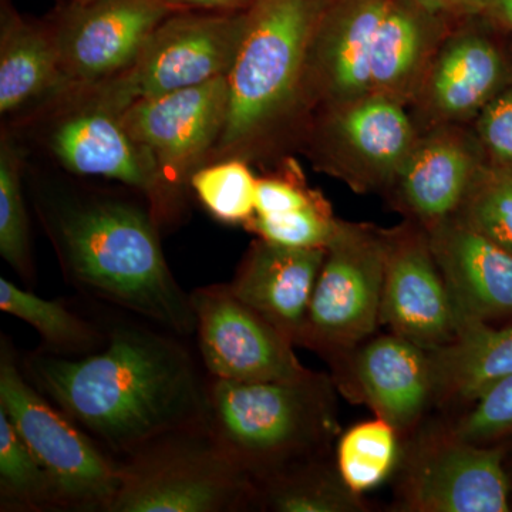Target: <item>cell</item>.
I'll use <instances>...</instances> for the list:
<instances>
[{
  "label": "cell",
  "mask_w": 512,
  "mask_h": 512,
  "mask_svg": "<svg viewBox=\"0 0 512 512\" xmlns=\"http://www.w3.org/2000/svg\"><path fill=\"white\" fill-rule=\"evenodd\" d=\"M256 497L254 478L200 427L123 458L110 512H234L248 510Z\"/></svg>",
  "instance_id": "cell-6"
},
{
  "label": "cell",
  "mask_w": 512,
  "mask_h": 512,
  "mask_svg": "<svg viewBox=\"0 0 512 512\" xmlns=\"http://www.w3.org/2000/svg\"><path fill=\"white\" fill-rule=\"evenodd\" d=\"M480 151L456 124L419 137L394 184L424 229L453 217L481 168Z\"/></svg>",
  "instance_id": "cell-20"
},
{
  "label": "cell",
  "mask_w": 512,
  "mask_h": 512,
  "mask_svg": "<svg viewBox=\"0 0 512 512\" xmlns=\"http://www.w3.org/2000/svg\"><path fill=\"white\" fill-rule=\"evenodd\" d=\"M508 498L503 453L453 431L416 448L404 473L402 501L410 511L505 512Z\"/></svg>",
  "instance_id": "cell-15"
},
{
  "label": "cell",
  "mask_w": 512,
  "mask_h": 512,
  "mask_svg": "<svg viewBox=\"0 0 512 512\" xmlns=\"http://www.w3.org/2000/svg\"><path fill=\"white\" fill-rule=\"evenodd\" d=\"M454 215L512 252V170L497 165L481 168Z\"/></svg>",
  "instance_id": "cell-29"
},
{
  "label": "cell",
  "mask_w": 512,
  "mask_h": 512,
  "mask_svg": "<svg viewBox=\"0 0 512 512\" xmlns=\"http://www.w3.org/2000/svg\"><path fill=\"white\" fill-rule=\"evenodd\" d=\"M426 231L458 320L512 315V252L456 215Z\"/></svg>",
  "instance_id": "cell-17"
},
{
  "label": "cell",
  "mask_w": 512,
  "mask_h": 512,
  "mask_svg": "<svg viewBox=\"0 0 512 512\" xmlns=\"http://www.w3.org/2000/svg\"><path fill=\"white\" fill-rule=\"evenodd\" d=\"M399 453L397 430L386 420L362 421L340 437L338 471L357 494L382 484L392 473Z\"/></svg>",
  "instance_id": "cell-27"
},
{
  "label": "cell",
  "mask_w": 512,
  "mask_h": 512,
  "mask_svg": "<svg viewBox=\"0 0 512 512\" xmlns=\"http://www.w3.org/2000/svg\"><path fill=\"white\" fill-rule=\"evenodd\" d=\"M299 140L322 170L359 191L394 184L419 134L404 104L369 96L316 111Z\"/></svg>",
  "instance_id": "cell-11"
},
{
  "label": "cell",
  "mask_w": 512,
  "mask_h": 512,
  "mask_svg": "<svg viewBox=\"0 0 512 512\" xmlns=\"http://www.w3.org/2000/svg\"><path fill=\"white\" fill-rule=\"evenodd\" d=\"M180 338L163 328L119 323L90 355L39 348L20 365L104 450L126 458L161 437L205 426L208 380Z\"/></svg>",
  "instance_id": "cell-1"
},
{
  "label": "cell",
  "mask_w": 512,
  "mask_h": 512,
  "mask_svg": "<svg viewBox=\"0 0 512 512\" xmlns=\"http://www.w3.org/2000/svg\"><path fill=\"white\" fill-rule=\"evenodd\" d=\"M419 2L424 3L429 8H436V6L451 5V3L460 2V0H419ZM470 2L487 3V0H470Z\"/></svg>",
  "instance_id": "cell-36"
},
{
  "label": "cell",
  "mask_w": 512,
  "mask_h": 512,
  "mask_svg": "<svg viewBox=\"0 0 512 512\" xmlns=\"http://www.w3.org/2000/svg\"><path fill=\"white\" fill-rule=\"evenodd\" d=\"M380 325L427 352L456 338V306L427 231L406 227L386 232Z\"/></svg>",
  "instance_id": "cell-14"
},
{
  "label": "cell",
  "mask_w": 512,
  "mask_h": 512,
  "mask_svg": "<svg viewBox=\"0 0 512 512\" xmlns=\"http://www.w3.org/2000/svg\"><path fill=\"white\" fill-rule=\"evenodd\" d=\"M205 430L255 483L315 458L335 431L328 377L231 382L208 379Z\"/></svg>",
  "instance_id": "cell-4"
},
{
  "label": "cell",
  "mask_w": 512,
  "mask_h": 512,
  "mask_svg": "<svg viewBox=\"0 0 512 512\" xmlns=\"http://www.w3.org/2000/svg\"><path fill=\"white\" fill-rule=\"evenodd\" d=\"M123 107L100 84L69 87L15 123L30 128L67 173L104 178L146 198L158 224H167L160 187L123 121Z\"/></svg>",
  "instance_id": "cell-7"
},
{
  "label": "cell",
  "mask_w": 512,
  "mask_h": 512,
  "mask_svg": "<svg viewBox=\"0 0 512 512\" xmlns=\"http://www.w3.org/2000/svg\"><path fill=\"white\" fill-rule=\"evenodd\" d=\"M35 207L70 284L181 338L194 335L190 293L167 264L160 224L144 198L39 190Z\"/></svg>",
  "instance_id": "cell-2"
},
{
  "label": "cell",
  "mask_w": 512,
  "mask_h": 512,
  "mask_svg": "<svg viewBox=\"0 0 512 512\" xmlns=\"http://www.w3.org/2000/svg\"><path fill=\"white\" fill-rule=\"evenodd\" d=\"M0 309L32 326L43 340L42 349L55 355H90L106 343L107 332L63 302L37 296L6 278H0Z\"/></svg>",
  "instance_id": "cell-23"
},
{
  "label": "cell",
  "mask_w": 512,
  "mask_h": 512,
  "mask_svg": "<svg viewBox=\"0 0 512 512\" xmlns=\"http://www.w3.org/2000/svg\"><path fill=\"white\" fill-rule=\"evenodd\" d=\"M319 195L303 187L299 181L286 177L258 178L256 185V212L258 217L285 214L299 210L318 200Z\"/></svg>",
  "instance_id": "cell-33"
},
{
  "label": "cell",
  "mask_w": 512,
  "mask_h": 512,
  "mask_svg": "<svg viewBox=\"0 0 512 512\" xmlns=\"http://www.w3.org/2000/svg\"><path fill=\"white\" fill-rule=\"evenodd\" d=\"M437 396L474 402L498 380L512 375V326L458 320L456 338L430 352Z\"/></svg>",
  "instance_id": "cell-22"
},
{
  "label": "cell",
  "mask_w": 512,
  "mask_h": 512,
  "mask_svg": "<svg viewBox=\"0 0 512 512\" xmlns=\"http://www.w3.org/2000/svg\"><path fill=\"white\" fill-rule=\"evenodd\" d=\"M495 16L512 29V0H487Z\"/></svg>",
  "instance_id": "cell-35"
},
{
  "label": "cell",
  "mask_w": 512,
  "mask_h": 512,
  "mask_svg": "<svg viewBox=\"0 0 512 512\" xmlns=\"http://www.w3.org/2000/svg\"><path fill=\"white\" fill-rule=\"evenodd\" d=\"M349 370L352 392L397 431L413 427L436 396L430 352L392 332L355 349Z\"/></svg>",
  "instance_id": "cell-18"
},
{
  "label": "cell",
  "mask_w": 512,
  "mask_h": 512,
  "mask_svg": "<svg viewBox=\"0 0 512 512\" xmlns=\"http://www.w3.org/2000/svg\"><path fill=\"white\" fill-rule=\"evenodd\" d=\"M477 136L497 167L512 170V84L478 114Z\"/></svg>",
  "instance_id": "cell-32"
},
{
  "label": "cell",
  "mask_w": 512,
  "mask_h": 512,
  "mask_svg": "<svg viewBox=\"0 0 512 512\" xmlns=\"http://www.w3.org/2000/svg\"><path fill=\"white\" fill-rule=\"evenodd\" d=\"M190 298L202 365L212 379L274 382L312 375L292 340L238 299L228 284L195 289Z\"/></svg>",
  "instance_id": "cell-12"
},
{
  "label": "cell",
  "mask_w": 512,
  "mask_h": 512,
  "mask_svg": "<svg viewBox=\"0 0 512 512\" xmlns=\"http://www.w3.org/2000/svg\"><path fill=\"white\" fill-rule=\"evenodd\" d=\"M62 66L49 22L22 18L3 2L0 20V114L15 123L62 92Z\"/></svg>",
  "instance_id": "cell-21"
},
{
  "label": "cell",
  "mask_w": 512,
  "mask_h": 512,
  "mask_svg": "<svg viewBox=\"0 0 512 512\" xmlns=\"http://www.w3.org/2000/svg\"><path fill=\"white\" fill-rule=\"evenodd\" d=\"M256 504L276 512H357L365 510L360 494L316 460L279 471L259 481Z\"/></svg>",
  "instance_id": "cell-24"
},
{
  "label": "cell",
  "mask_w": 512,
  "mask_h": 512,
  "mask_svg": "<svg viewBox=\"0 0 512 512\" xmlns=\"http://www.w3.org/2000/svg\"><path fill=\"white\" fill-rule=\"evenodd\" d=\"M338 220L332 217L326 202L318 198L312 204L285 214L258 217L244 225L256 237L289 248H326Z\"/></svg>",
  "instance_id": "cell-30"
},
{
  "label": "cell",
  "mask_w": 512,
  "mask_h": 512,
  "mask_svg": "<svg viewBox=\"0 0 512 512\" xmlns=\"http://www.w3.org/2000/svg\"><path fill=\"white\" fill-rule=\"evenodd\" d=\"M325 255L326 248L282 247L258 238L229 289L296 345Z\"/></svg>",
  "instance_id": "cell-19"
},
{
  "label": "cell",
  "mask_w": 512,
  "mask_h": 512,
  "mask_svg": "<svg viewBox=\"0 0 512 512\" xmlns=\"http://www.w3.org/2000/svg\"><path fill=\"white\" fill-rule=\"evenodd\" d=\"M245 10H175L148 37L136 62L100 86L127 109L137 100L228 76L241 42Z\"/></svg>",
  "instance_id": "cell-10"
},
{
  "label": "cell",
  "mask_w": 512,
  "mask_h": 512,
  "mask_svg": "<svg viewBox=\"0 0 512 512\" xmlns=\"http://www.w3.org/2000/svg\"><path fill=\"white\" fill-rule=\"evenodd\" d=\"M0 409L45 470L57 511L110 512L120 461L30 383L6 336L0 339Z\"/></svg>",
  "instance_id": "cell-5"
},
{
  "label": "cell",
  "mask_w": 512,
  "mask_h": 512,
  "mask_svg": "<svg viewBox=\"0 0 512 512\" xmlns=\"http://www.w3.org/2000/svg\"><path fill=\"white\" fill-rule=\"evenodd\" d=\"M173 12L165 0H69L49 20L63 90L93 86L126 72L151 33Z\"/></svg>",
  "instance_id": "cell-13"
},
{
  "label": "cell",
  "mask_w": 512,
  "mask_h": 512,
  "mask_svg": "<svg viewBox=\"0 0 512 512\" xmlns=\"http://www.w3.org/2000/svg\"><path fill=\"white\" fill-rule=\"evenodd\" d=\"M258 178L247 161L238 158L202 165L190 180V190L215 220L245 225L255 217Z\"/></svg>",
  "instance_id": "cell-28"
},
{
  "label": "cell",
  "mask_w": 512,
  "mask_h": 512,
  "mask_svg": "<svg viewBox=\"0 0 512 512\" xmlns=\"http://www.w3.org/2000/svg\"><path fill=\"white\" fill-rule=\"evenodd\" d=\"M175 10H239L251 5L252 0H165Z\"/></svg>",
  "instance_id": "cell-34"
},
{
  "label": "cell",
  "mask_w": 512,
  "mask_h": 512,
  "mask_svg": "<svg viewBox=\"0 0 512 512\" xmlns=\"http://www.w3.org/2000/svg\"><path fill=\"white\" fill-rule=\"evenodd\" d=\"M325 0H252L229 70L224 128L210 161L268 157L306 123L309 49Z\"/></svg>",
  "instance_id": "cell-3"
},
{
  "label": "cell",
  "mask_w": 512,
  "mask_h": 512,
  "mask_svg": "<svg viewBox=\"0 0 512 512\" xmlns=\"http://www.w3.org/2000/svg\"><path fill=\"white\" fill-rule=\"evenodd\" d=\"M512 431V375L498 380L474 400L453 430L460 439L484 444Z\"/></svg>",
  "instance_id": "cell-31"
},
{
  "label": "cell",
  "mask_w": 512,
  "mask_h": 512,
  "mask_svg": "<svg viewBox=\"0 0 512 512\" xmlns=\"http://www.w3.org/2000/svg\"><path fill=\"white\" fill-rule=\"evenodd\" d=\"M386 232L338 221L296 345L335 357L359 348L380 325Z\"/></svg>",
  "instance_id": "cell-8"
},
{
  "label": "cell",
  "mask_w": 512,
  "mask_h": 512,
  "mask_svg": "<svg viewBox=\"0 0 512 512\" xmlns=\"http://www.w3.org/2000/svg\"><path fill=\"white\" fill-rule=\"evenodd\" d=\"M0 510L57 511L45 470L0 409Z\"/></svg>",
  "instance_id": "cell-26"
},
{
  "label": "cell",
  "mask_w": 512,
  "mask_h": 512,
  "mask_svg": "<svg viewBox=\"0 0 512 512\" xmlns=\"http://www.w3.org/2000/svg\"><path fill=\"white\" fill-rule=\"evenodd\" d=\"M23 148L9 128L0 137V254L25 282L35 279L25 194Z\"/></svg>",
  "instance_id": "cell-25"
},
{
  "label": "cell",
  "mask_w": 512,
  "mask_h": 512,
  "mask_svg": "<svg viewBox=\"0 0 512 512\" xmlns=\"http://www.w3.org/2000/svg\"><path fill=\"white\" fill-rule=\"evenodd\" d=\"M510 84L500 47L483 33L461 32L441 43L414 97L431 123L457 126L477 119Z\"/></svg>",
  "instance_id": "cell-16"
},
{
  "label": "cell",
  "mask_w": 512,
  "mask_h": 512,
  "mask_svg": "<svg viewBox=\"0 0 512 512\" xmlns=\"http://www.w3.org/2000/svg\"><path fill=\"white\" fill-rule=\"evenodd\" d=\"M228 106L227 76L191 89L134 101L124 126L163 195L167 224L180 220L192 174L210 161Z\"/></svg>",
  "instance_id": "cell-9"
}]
</instances>
